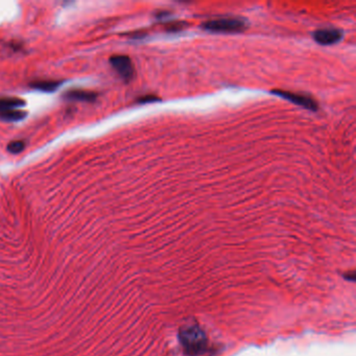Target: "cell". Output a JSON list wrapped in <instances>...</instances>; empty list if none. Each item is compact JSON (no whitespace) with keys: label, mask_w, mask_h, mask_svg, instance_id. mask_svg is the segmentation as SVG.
<instances>
[{"label":"cell","mask_w":356,"mask_h":356,"mask_svg":"<svg viewBox=\"0 0 356 356\" xmlns=\"http://www.w3.org/2000/svg\"><path fill=\"white\" fill-rule=\"evenodd\" d=\"M179 341L186 355L198 356L207 349V336L198 325H187L180 329Z\"/></svg>","instance_id":"cell-1"},{"label":"cell","mask_w":356,"mask_h":356,"mask_svg":"<svg viewBox=\"0 0 356 356\" xmlns=\"http://www.w3.org/2000/svg\"><path fill=\"white\" fill-rule=\"evenodd\" d=\"M201 28L211 33H240L246 30L247 22L242 18H220L204 22Z\"/></svg>","instance_id":"cell-2"},{"label":"cell","mask_w":356,"mask_h":356,"mask_svg":"<svg viewBox=\"0 0 356 356\" xmlns=\"http://www.w3.org/2000/svg\"><path fill=\"white\" fill-rule=\"evenodd\" d=\"M111 65L117 71V73L124 79L126 82L131 81L134 77L135 70L133 66L132 61L127 56H114L110 59Z\"/></svg>","instance_id":"cell-3"},{"label":"cell","mask_w":356,"mask_h":356,"mask_svg":"<svg viewBox=\"0 0 356 356\" xmlns=\"http://www.w3.org/2000/svg\"><path fill=\"white\" fill-rule=\"evenodd\" d=\"M272 93H274L275 95H278L280 97H283V99L289 101L292 104L298 105L300 107H303V108L306 109V110L317 111L318 108H319L317 102L314 101L313 99H310V97H308L306 95L297 94V93L283 91V90H273Z\"/></svg>","instance_id":"cell-4"},{"label":"cell","mask_w":356,"mask_h":356,"mask_svg":"<svg viewBox=\"0 0 356 356\" xmlns=\"http://www.w3.org/2000/svg\"><path fill=\"white\" fill-rule=\"evenodd\" d=\"M344 33L339 29H323L316 31L313 35L315 41L321 45H332L343 39Z\"/></svg>","instance_id":"cell-5"},{"label":"cell","mask_w":356,"mask_h":356,"mask_svg":"<svg viewBox=\"0 0 356 356\" xmlns=\"http://www.w3.org/2000/svg\"><path fill=\"white\" fill-rule=\"evenodd\" d=\"M25 106V102L16 97H5V99H0V113L10 111V110H18Z\"/></svg>","instance_id":"cell-6"},{"label":"cell","mask_w":356,"mask_h":356,"mask_svg":"<svg viewBox=\"0 0 356 356\" xmlns=\"http://www.w3.org/2000/svg\"><path fill=\"white\" fill-rule=\"evenodd\" d=\"M66 99L72 101H82V102H94L96 99V94L90 91L84 90H72L66 93Z\"/></svg>","instance_id":"cell-7"},{"label":"cell","mask_w":356,"mask_h":356,"mask_svg":"<svg viewBox=\"0 0 356 356\" xmlns=\"http://www.w3.org/2000/svg\"><path fill=\"white\" fill-rule=\"evenodd\" d=\"M28 113L22 110H10V111H5V112H1L0 113V119L6 121V122H17V121H21L23 120Z\"/></svg>","instance_id":"cell-8"},{"label":"cell","mask_w":356,"mask_h":356,"mask_svg":"<svg viewBox=\"0 0 356 356\" xmlns=\"http://www.w3.org/2000/svg\"><path fill=\"white\" fill-rule=\"evenodd\" d=\"M61 86L60 82L57 81H40L32 84V87L43 92H53Z\"/></svg>","instance_id":"cell-9"},{"label":"cell","mask_w":356,"mask_h":356,"mask_svg":"<svg viewBox=\"0 0 356 356\" xmlns=\"http://www.w3.org/2000/svg\"><path fill=\"white\" fill-rule=\"evenodd\" d=\"M25 148V143L23 141H13L7 145V152L11 154H19Z\"/></svg>","instance_id":"cell-10"},{"label":"cell","mask_w":356,"mask_h":356,"mask_svg":"<svg viewBox=\"0 0 356 356\" xmlns=\"http://www.w3.org/2000/svg\"><path fill=\"white\" fill-rule=\"evenodd\" d=\"M158 99L155 96H144L139 100L140 103H150V102H156Z\"/></svg>","instance_id":"cell-11"},{"label":"cell","mask_w":356,"mask_h":356,"mask_svg":"<svg viewBox=\"0 0 356 356\" xmlns=\"http://www.w3.org/2000/svg\"><path fill=\"white\" fill-rule=\"evenodd\" d=\"M345 277H346V279H348L350 281H354L355 280V274H354V272H351V275L348 274V275H346Z\"/></svg>","instance_id":"cell-12"}]
</instances>
